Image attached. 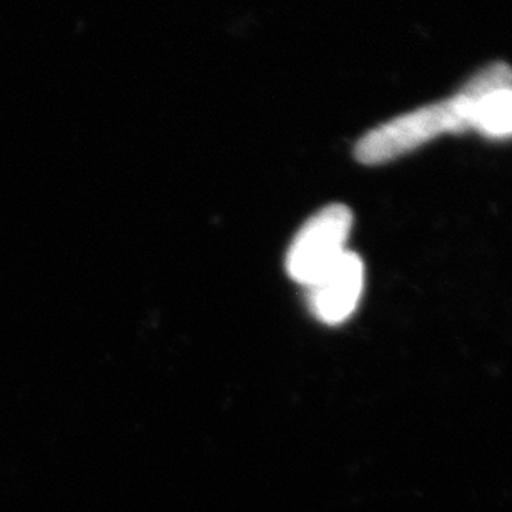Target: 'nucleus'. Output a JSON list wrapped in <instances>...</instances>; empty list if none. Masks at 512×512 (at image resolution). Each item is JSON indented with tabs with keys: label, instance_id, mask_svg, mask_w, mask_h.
Instances as JSON below:
<instances>
[{
	"label": "nucleus",
	"instance_id": "f257e3e1",
	"mask_svg": "<svg viewBox=\"0 0 512 512\" xmlns=\"http://www.w3.org/2000/svg\"><path fill=\"white\" fill-rule=\"evenodd\" d=\"M504 84L506 80L501 70L486 67L451 99L401 115L363 135L356 143V160L365 165H380L443 133L466 132L473 125L474 104L503 89Z\"/></svg>",
	"mask_w": 512,
	"mask_h": 512
},
{
	"label": "nucleus",
	"instance_id": "f03ea898",
	"mask_svg": "<svg viewBox=\"0 0 512 512\" xmlns=\"http://www.w3.org/2000/svg\"><path fill=\"white\" fill-rule=\"evenodd\" d=\"M353 228V213L341 203H333L308 218L296 233L286 253V273L300 285L310 286L345 255Z\"/></svg>",
	"mask_w": 512,
	"mask_h": 512
},
{
	"label": "nucleus",
	"instance_id": "7ed1b4c3",
	"mask_svg": "<svg viewBox=\"0 0 512 512\" xmlns=\"http://www.w3.org/2000/svg\"><path fill=\"white\" fill-rule=\"evenodd\" d=\"M365 288V265L356 253L345 252L330 270L306 286L313 315L326 325H340L360 305Z\"/></svg>",
	"mask_w": 512,
	"mask_h": 512
},
{
	"label": "nucleus",
	"instance_id": "20e7f679",
	"mask_svg": "<svg viewBox=\"0 0 512 512\" xmlns=\"http://www.w3.org/2000/svg\"><path fill=\"white\" fill-rule=\"evenodd\" d=\"M491 137L512 135V89L486 95L474 104L473 125Z\"/></svg>",
	"mask_w": 512,
	"mask_h": 512
}]
</instances>
